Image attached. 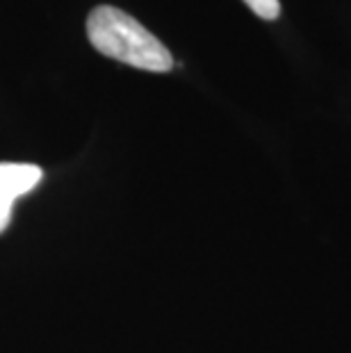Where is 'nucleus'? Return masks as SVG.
<instances>
[{"instance_id": "3", "label": "nucleus", "mask_w": 351, "mask_h": 353, "mask_svg": "<svg viewBox=\"0 0 351 353\" xmlns=\"http://www.w3.org/2000/svg\"><path fill=\"white\" fill-rule=\"evenodd\" d=\"M249 10L263 21H276L281 17V3L279 0H244Z\"/></svg>"}, {"instance_id": "2", "label": "nucleus", "mask_w": 351, "mask_h": 353, "mask_svg": "<svg viewBox=\"0 0 351 353\" xmlns=\"http://www.w3.org/2000/svg\"><path fill=\"white\" fill-rule=\"evenodd\" d=\"M41 176V169L34 164L0 162V232L7 228L12 219L14 201L32 192L39 185Z\"/></svg>"}, {"instance_id": "1", "label": "nucleus", "mask_w": 351, "mask_h": 353, "mask_svg": "<svg viewBox=\"0 0 351 353\" xmlns=\"http://www.w3.org/2000/svg\"><path fill=\"white\" fill-rule=\"evenodd\" d=\"M87 37L106 57L130 64L141 71L167 73L174 69L169 48L123 10L99 5L87 17Z\"/></svg>"}]
</instances>
